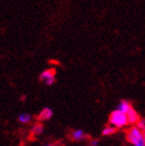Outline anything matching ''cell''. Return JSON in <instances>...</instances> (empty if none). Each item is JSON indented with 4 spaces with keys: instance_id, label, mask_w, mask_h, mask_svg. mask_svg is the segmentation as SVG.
Masks as SVG:
<instances>
[{
    "instance_id": "cell-1",
    "label": "cell",
    "mask_w": 145,
    "mask_h": 146,
    "mask_svg": "<svg viewBox=\"0 0 145 146\" xmlns=\"http://www.w3.org/2000/svg\"><path fill=\"white\" fill-rule=\"evenodd\" d=\"M109 123L115 129H121L128 124V119L126 113H123L119 110H114L109 116Z\"/></svg>"
},
{
    "instance_id": "cell-2",
    "label": "cell",
    "mask_w": 145,
    "mask_h": 146,
    "mask_svg": "<svg viewBox=\"0 0 145 146\" xmlns=\"http://www.w3.org/2000/svg\"><path fill=\"white\" fill-rule=\"evenodd\" d=\"M126 140L133 146H145L143 131L138 127H133L126 133Z\"/></svg>"
},
{
    "instance_id": "cell-3",
    "label": "cell",
    "mask_w": 145,
    "mask_h": 146,
    "mask_svg": "<svg viewBox=\"0 0 145 146\" xmlns=\"http://www.w3.org/2000/svg\"><path fill=\"white\" fill-rule=\"evenodd\" d=\"M41 81L44 82L46 85H52L55 82V72L54 70H44L41 76H39Z\"/></svg>"
},
{
    "instance_id": "cell-4",
    "label": "cell",
    "mask_w": 145,
    "mask_h": 146,
    "mask_svg": "<svg viewBox=\"0 0 145 146\" xmlns=\"http://www.w3.org/2000/svg\"><path fill=\"white\" fill-rule=\"evenodd\" d=\"M52 116H53V111H52L50 108H44V109L41 111V113L39 114L37 118H39V120L46 121V120H49Z\"/></svg>"
},
{
    "instance_id": "cell-5",
    "label": "cell",
    "mask_w": 145,
    "mask_h": 146,
    "mask_svg": "<svg viewBox=\"0 0 145 146\" xmlns=\"http://www.w3.org/2000/svg\"><path fill=\"white\" fill-rule=\"evenodd\" d=\"M126 115H128V123H138V121L140 120V117H139V114L135 111L133 108H132L128 113H126Z\"/></svg>"
},
{
    "instance_id": "cell-6",
    "label": "cell",
    "mask_w": 145,
    "mask_h": 146,
    "mask_svg": "<svg viewBox=\"0 0 145 146\" xmlns=\"http://www.w3.org/2000/svg\"><path fill=\"white\" fill-rule=\"evenodd\" d=\"M85 137H86V135H85L84 131H82V129H75L72 133V138L75 141H80L82 139H84Z\"/></svg>"
},
{
    "instance_id": "cell-7",
    "label": "cell",
    "mask_w": 145,
    "mask_h": 146,
    "mask_svg": "<svg viewBox=\"0 0 145 146\" xmlns=\"http://www.w3.org/2000/svg\"><path fill=\"white\" fill-rule=\"evenodd\" d=\"M131 109L132 106L128 101H121L119 103V105H118V110L123 113H128Z\"/></svg>"
},
{
    "instance_id": "cell-8",
    "label": "cell",
    "mask_w": 145,
    "mask_h": 146,
    "mask_svg": "<svg viewBox=\"0 0 145 146\" xmlns=\"http://www.w3.org/2000/svg\"><path fill=\"white\" fill-rule=\"evenodd\" d=\"M43 131H44V127L41 123L34 124L33 127H32V129H31V132H32V134L34 136H39L43 133Z\"/></svg>"
},
{
    "instance_id": "cell-9",
    "label": "cell",
    "mask_w": 145,
    "mask_h": 146,
    "mask_svg": "<svg viewBox=\"0 0 145 146\" xmlns=\"http://www.w3.org/2000/svg\"><path fill=\"white\" fill-rule=\"evenodd\" d=\"M18 120L20 122H22V123H27L29 121L31 120V116L28 114V113H22V114H20L19 117H18Z\"/></svg>"
},
{
    "instance_id": "cell-10",
    "label": "cell",
    "mask_w": 145,
    "mask_h": 146,
    "mask_svg": "<svg viewBox=\"0 0 145 146\" xmlns=\"http://www.w3.org/2000/svg\"><path fill=\"white\" fill-rule=\"evenodd\" d=\"M115 131H116V129H115L114 127L109 125V127H106L105 129H103L102 134H103L104 136H110V135H112V134H114Z\"/></svg>"
},
{
    "instance_id": "cell-11",
    "label": "cell",
    "mask_w": 145,
    "mask_h": 146,
    "mask_svg": "<svg viewBox=\"0 0 145 146\" xmlns=\"http://www.w3.org/2000/svg\"><path fill=\"white\" fill-rule=\"evenodd\" d=\"M136 127H138L141 131L144 132L145 131V120L144 119H140V120L138 121V123L136 124Z\"/></svg>"
},
{
    "instance_id": "cell-12",
    "label": "cell",
    "mask_w": 145,
    "mask_h": 146,
    "mask_svg": "<svg viewBox=\"0 0 145 146\" xmlns=\"http://www.w3.org/2000/svg\"><path fill=\"white\" fill-rule=\"evenodd\" d=\"M90 145H91V146H98V140H91V142H90Z\"/></svg>"
},
{
    "instance_id": "cell-13",
    "label": "cell",
    "mask_w": 145,
    "mask_h": 146,
    "mask_svg": "<svg viewBox=\"0 0 145 146\" xmlns=\"http://www.w3.org/2000/svg\"><path fill=\"white\" fill-rule=\"evenodd\" d=\"M143 136H144V141H145V131L143 132Z\"/></svg>"
},
{
    "instance_id": "cell-14",
    "label": "cell",
    "mask_w": 145,
    "mask_h": 146,
    "mask_svg": "<svg viewBox=\"0 0 145 146\" xmlns=\"http://www.w3.org/2000/svg\"><path fill=\"white\" fill-rule=\"evenodd\" d=\"M45 146H53V145H45Z\"/></svg>"
}]
</instances>
